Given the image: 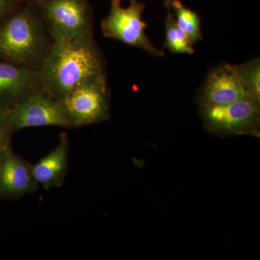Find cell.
Here are the masks:
<instances>
[{
    "label": "cell",
    "mask_w": 260,
    "mask_h": 260,
    "mask_svg": "<svg viewBox=\"0 0 260 260\" xmlns=\"http://www.w3.org/2000/svg\"><path fill=\"white\" fill-rule=\"evenodd\" d=\"M200 108L205 124L219 134H246L259 126V104L249 99Z\"/></svg>",
    "instance_id": "obj_7"
},
{
    "label": "cell",
    "mask_w": 260,
    "mask_h": 260,
    "mask_svg": "<svg viewBox=\"0 0 260 260\" xmlns=\"http://www.w3.org/2000/svg\"><path fill=\"white\" fill-rule=\"evenodd\" d=\"M68 153L69 140L64 133L55 149L37 164L29 165L34 180L46 189L60 186L68 172Z\"/></svg>",
    "instance_id": "obj_10"
},
{
    "label": "cell",
    "mask_w": 260,
    "mask_h": 260,
    "mask_svg": "<svg viewBox=\"0 0 260 260\" xmlns=\"http://www.w3.org/2000/svg\"><path fill=\"white\" fill-rule=\"evenodd\" d=\"M173 0H165V3H164V5H165V6L167 7V8H170V4L171 3Z\"/></svg>",
    "instance_id": "obj_18"
},
{
    "label": "cell",
    "mask_w": 260,
    "mask_h": 260,
    "mask_svg": "<svg viewBox=\"0 0 260 260\" xmlns=\"http://www.w3.org/2000/svg\"><path fill=\"white\" fill-rule=\"evenodd\" d=\"M238 75L249 100L259 104L260 64L254 59L244 64L236 65Z\"/></svg>",
    "instance_id": "obj_13"
},
{
    "label": "cell",
    "mask_w": 260,
    "mask_h": 260,
    "mask_svg": "<svg viewBox=\"0 0 260 260\" xmlns=\"http://www.w3.org/2000/svg\"><path fill=\"white\" fill-rule=\"evenodd\" d=\"M172 7L177 16L178 25L190 39L194 44L202 39L200 20L198 15L194 11L186 8L179 0H173L171 3Z\"/></svg>",
    "instance_id": "obj_14"
},
{
    "label": "cell",
    "mask_w": 260,
    "mask_h": 260,
    "mask_svg": "<svg viewBox=\"0 0 260 260\" xmlns=\"http://www.w3.org/2000/svg\"><path fill=\"white\" fill-rule=\"evenodd\" d=\"M42 90L39 71L9 61H0V99L11 107L30 94Z\"/></svg>",
    "instance_id": "obj_9"
},
{
    "label": "cell",
    "mask_w": 260,
    "mask_h": 260,
    "mask_svg": "<svg viewBox=\"0 0 260 260\" xmlns=\"http://www.w3.org/2000/svg\"><path fill=\"white\" fill-rule=\"evenodd\" d=\"M131 1H132V0H131Z\"/></svg>",
    "instance_id": "obj_20"
},
{
    "label": "cell",
    "mask_w": 260,
    "mask_h": 260,
    "mask_svg": "<svg viewBox=\"0 0 260 260\" xmlns=\"http://www.w3.org/2000/svg\"><path fill=\"white\" fill-rule=\"evenodd\" d=\"M165 47L173 53L191 54L194 52L192 42L185 32L178 25L172 13L166 20Z\"/></svg>",
    "instance_id": "obj_12"
},
{
    "label": "cell",
    "mask_w": 260,
    "mask_h": 260,
    "mask_svg": "<svg viewBox=\"0 0 260 260\" xmlns=\"http://www.w3.org/2000/svg\"><path fill=\"white\" fill-rule=\"evenodd\" d=\"M8 148H3V147L0 146V167H1L2 162H3V156H4L5 150H6V149Z\"/></svg>",
    "instance_id": "obj_17"
},
{
    "label": "cell",
    "mask_w": 260,
    "mask_h": 260,
    "mask_svg": "<svg viewBox=\"0 0 260 260\" xmlns=\"http://www.w3.org/2000/svg\"><path fill=\"white\" fill-rule=\"evenodd\" d=\"M22 3H34V2L37 1V0H20Z\"/></svg>",
    "instance_id": "obj_19"
},
{
    "label": "cell",
    "mask_w": 260,
    "mask_h": 260,
    "mask_svg": "<svg viewBox=\"0 0 260 260\" xmlns=\"http://www.w3.org/2000/svg\"><path fill=\"white\" fill-rule=\"evenodd\" d=\"M121 0H112L110 12L102 23L104 37L140 48L153 56L164 53L154 47L145 32L146 23L143 20L145 5L132 0L129 6L122 8Z\"/></svg>",
    "instance_id": "obj_5"
},
{
    "label": "cell",
    "mask_w": 260,
    "mask_h": 260,
    "mask_svg": "<svg viewBox=\"0 0 260 260\" xmlns=\"http://www.w3.org/2000/svg\"><path fill=\"white\" fill-rule=\"evenodd\" d=\"M20 0H0V20L23 4Z\"/></svg>",
    "instance_id": "obj_16"
},
{
    "label": "cell",
    "mask_w": 260,
    "mask_h": 260,
    "mask_svg": "<svg viewBox=\"0 0 260 260\" xmlns=\"http://www.w3.org/2000/svg\"><path fill=\"white\" fill-rule=\"evenodd\" d=\"M38 71L42 91L58 102L80 84L106 74L93 34L53 41Z\"/></svg>",
    "instance_id": "obj_1"
},
{
    "label": "cell",
    "mask_w": 260,
    "mask_h": 260,
    "mask_svg": "<svg viewBox=\"0 0 260 260\" xmlns=\"http://www.w3.org/2000/svg\"><path fill=\"white\" fill-rule=\"evenodd\" d=\"M53 41L35 5L24 3L0 20V57L39 70Z\"/></svg>",
    "instance_id": "obj_2"
},
{
    "label": "cell",
    "mask_w": 260,
    "mask_h": 260,
    "mask_svg": "<svg viewBox=\"0 0 260 260\" xmlns=\"http://www.w3.org/2000/svg\"><path fill=\"white\" fill-rule=\"evenodd\" d=\"M5 113L12 133L35 126H70L60 103L42 90L25 97Z\"/></svg>",
    "instance_id": "obj_6"
},
{
    "label": "cell",
    "mask_w": 260,
    "mask_h": 260,
    "mask_svg": "<svg viewBox=\"0 0 260 260\" xmlns=\"http://www.w3.org/2000/svg\"><path fill=\"white\" fill-rule=\"evenodd\" d=\"M35 5L52 41L93 34L88 0H37Z\"/></svg>",
    "instance_id": "obj_3"
},
{
    "label": "cell",
    "mask_w": 260,
    "mask_h": 260,
    "mask_svg": "<svg viewBox=\"0 0 260 260\" xmlns=\"http://www.w3.org/2000/svg\"><path fill=\"white\" fill-rule=\"evenodd\" d=\"M38 186L28 164L7 148L0 167V191L10 196L20 197L34 192Z\"/></svg>",
    "instance_id": "obj_11"
},
{
    "label": "cell",
    "mask_w": 260,
    "mask_h": 260,
    "mask_svg": "<svg viewBox=\"0 0 260 260\" xmlns=\"http://www.w3.org/2000/svg\"><path fill=\"white\" fill-rule=\"evenodd\" d=\"M248 99L236 65L225 64L212 70L200 98V107L222 105Z\"/></svg>",
    "instance_id": "obj_8"
},
{
    "label": "cell",
    "mask_w": 260,
    "mask_h": 260,
    "mask_svg": "<svg viewBox=\"0 0 260 260\" xmlns=\"http://www.w3.org/2000/svg\"><path fill=\"white\" fill-rule=\"evenodd\" d=\"M70 126L96 124L109 116L107 75L83 82L59 102Z\"/></svg>",
    "instance_id": "obj_4"
},
{
    "label": "cell",
    "mask_w": 260,
    "mask_h": 260,
    "mask_svg": "<svg viewBox=\"0 0 260 260\" xmlns=\"http://www.w3.org/2000/svg\"><path fill=\"white\" fill-rule=\"evenodd\" d=\"M11 133L5 110H0V146L8 148Z\"/></svg>",
    "instance_id": "obj_15"
}]
</instances>
